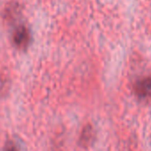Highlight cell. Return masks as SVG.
Instances as JSON below:
<instances>
[{"label":"cell","mask_w":151,"mask_h":151,"mask_svg":"<svg viewBox=\"0 0 151 151\" xmlns=\"http://www.w3.org/2000/svg\"><path fill=\"white\" fill-rule=\"evenodd\" d=\"M31 41V34L29 29L25 25H19L14 31L12 42L14 45L19 50H25L28 48Z\"/></svg>","instance_id":"cell-1"},{"label":"cell","mask_w":151,"mask_h":151,"mask_svg":"<svg viewBox=\"0 0 151 151\" xmlns=\"http://www.w3.org/2000/svg\"><path fill=\"white\" fill-rule=\"evenodd\" d=\"M133 93L139 98L146 100L151 97V76L143 78L133 86Z\"/></svg>","instance_id":"cell-2"},{"label":"cell","mask_w":151,"mask_h":151,"mask_svg":"<svg viewBox=\"0 0 151 151\" xmlns=\"http://www.w3.org/2000/svg\"><path fill=\"white\" fill-rule=\"evenodd\" d=\"M95 139V132L93 127L91 124H86L81 131L79 139H78V145L83 148L89 147Z\"/></svg>","instance_id":"cell-3"},{"label":"cell","mask_w":151,"mask_h":151,"mask_svg":"<svg viewBox=\"0 0 151 151\" xmlns=\"http://www.w3.org/2000/svg\"><path fill=\"white\" fill-rule=\"evenodd\" d=\"M20 14H21V8H20L19 4L15 2H12L6 6L4 10L3 17L6 22H14L19 17Z\"/></svg>","instance_id":"cell-4"},{"label":"cell","mask_w":151,"mask_h":151,"mask_svg":"<svg viewBox=\"0 0 151 151\" xmlns=\"http://www.w3.org/2000/svg\"><path fill=\"white\" fill-rule=\"evenodd\" d=\"M3 151H20V150H19L16 143L14 140L8 139L4 146Z\"/></svg>","instance_id":"cell-5"}]
</instances>
